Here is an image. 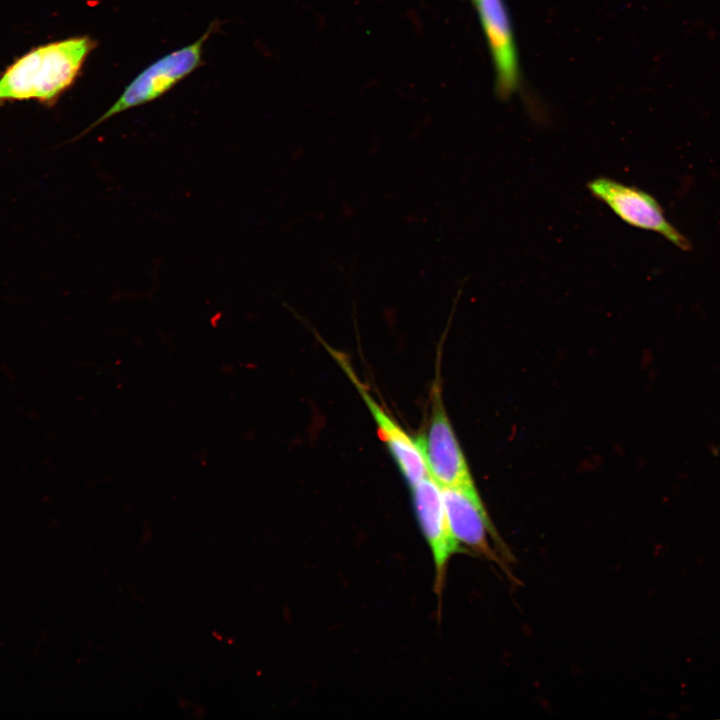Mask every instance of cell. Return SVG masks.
Segmentation results:
<instances>
[{"mask_svg":"<svg viewBox=\"0 0 720 720\" xmlns=\"http://www.w3.org/2000/svg\"><path fill=\"white\" fill-rule=\"evenodd\" d=\"M215 26L216 24L212 23L195 42L165 54L144 68L128 83L117 100L81 135L117 114L156 100L193 73L202 64L204 44Z\"/></svg>","mask_w":720,"mask_h":720,"instance_id":"cell-2","label":"cell"},{"mask_svg":"<svg viewBox=\"0 0 720 720\" xmlns=\"http://www.w3.org/2000/svg\"><path fill=\"white\" fill-rule=\"evenodd\" d=\"M340 360L341 366L356 386L373 419L375 420L380 438L386 444L388 450L398 465L399 470L409 483L410 487H412L428 475L425 460L419 450L416 440L404 431L403 428L385 412V410L373 399L370 393L359 382L352 369L345 363L344 360Z\"/></svg>","mask_w":720,"mask_h":720,"instance_id":"cell-8","label":"cell"},{"mask_svg":"<svg viewBox=\"0 0 720 720\" xmlns=\"http://www.w3.org/2000/svg\"><path fill=\"white\" fill-rule=\"evenodd\" d=\"M450 530L461 546H465L505 568V546L492 525L474 483L441 487Z\"/></svg>","mask_w":720,"mask_h":720,"instance_id":"cell-3","label":"cell"},{"mask_svg":"<svg viewBox=\"0 0 720 720\" xmlns=\"http://www.w3.org/2000/svg\"><path fill=\"white\" fill-rule=\"evenodd\" d=\"M415 440L425 460L428 475L440 487L473 483L439 391H434L427 431Z\"/></svg>","mask_w":720,"mask_h":720,"instance_id":"cell-5","label":"cell"},{"mask_svg":"<svg viewBox=\"0 0 720 720\" xmlns=\"http://www.w3.org/2000/svg\"><path fill=\"white\" fill-rule=\"evenodd\" d=\"M418 522L432 553L438 592L442 591L450 559L463 551L446 517L441 487L429 476L411 487Z\"/></svg>","mask_w":720,"mask_h":720,"instance_id":"cell-6","label":"cell"},{"mask_svg":"<svg viewBox=\"0 0 720 720\" xmlns=\"http://www.w3.org/2000/svg\"><path fill=\"white\" fill-rule=\"evenodd\" d=\"M496 71L498 91L510 95L518 83V60L508 13L502 0H473Z\"/></svg>","mask_w":720,"mask_h":720,"instance_id":"cell-7","label":"cell"},{"mask_svg":"<svg viewBox=\"0 0 720 720\" xmlns=\"http://www.w3.org/2000/svg\"><path fill=\"white\" fill-rule=\"evenodd\" d=\"M587 188L626 224L658 233L682 250L691 249L689 240L667 220L662 206L651 194L606 177L589 181Z\"/></svg>","mask_w":720,"mask_h":720,"instance_id":"cell-4","label":"cell"},{"mask_svg":"<svg viewBox=\"0 0 720 720\" xmlns=\"http://www.w3.org/2000/svg\"><path fill=\"white\" fill-rule=\"evenodd\" d=\"M96 45L89 36H76L24 54L0 76V104L29 99L53 104L75 82Z\"/></svg>","mask_w":720,"mask_h":720,"instance_id":"cell-1","label":"cell"}]
</instances>
